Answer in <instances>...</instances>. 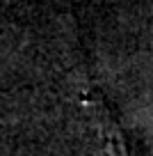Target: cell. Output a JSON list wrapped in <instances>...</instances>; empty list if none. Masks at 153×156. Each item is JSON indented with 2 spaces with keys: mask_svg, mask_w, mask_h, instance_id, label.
<instances>
[]
</instances>
